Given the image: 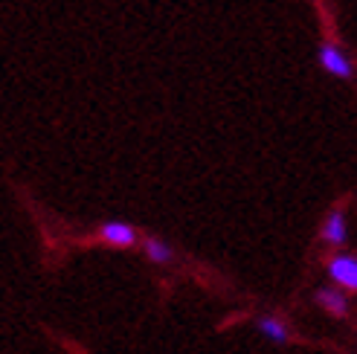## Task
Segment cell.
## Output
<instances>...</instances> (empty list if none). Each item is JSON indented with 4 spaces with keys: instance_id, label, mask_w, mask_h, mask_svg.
<instances>
[{
    "instance_id": "cell-1",
    "label": "cell",
    "mask_w": 357,
    "mask_h": 354,
    "mask_svg": "<svg viewBox=\"0 0 357 354\" xmlns=\"http://www.w3.org/2000/svg\"><path fill=\"white\" fill-rule=\"evenodd\" d=\"M317 61H319V67H323L326 73L334 76V79L349 82V79L354 76V64H351V59H349L337 44H331V41L319 44V49H317Z\"/></svg>"
},
{
    "instance_id": "cell-2",
    "label": "cell",
    "mask_w": 357,
    "mask_h": 354,
    "mask_svg": "<svg viewBox=\"0 0 357 354\" xmlns=\"http://www.w3.org/2000/svg\"><path fill=\"white\" fill-rule=\"evenodd\" d=\"M326 270L331 276L334 285H340V291H349V293H357V256L351 253H337L328 259Z\"/></svg>"
},
{
    "instance_id": "cell-3",
    "label": "cell",
    "mask_w": 357,
    "mask_h": 354,
    "mask_svg": "<svg viewBox=\"0 0 357 354\" xmlns=\"http://www.w3.org/2000/svg\"><path fill=\"white\" fill-rule=\"evenodd\" d=\"M99 241L108 244V247H134L139 241V233L131 224H122V221H108L99 226Z\"/></svg>"
},
{
    "instance_id": "cell-4",
    "label": "cell",
    "mask_w": 357,
    "mask_h": 354,
    "mask_svg": "<svg viewBox=\"0 0 357 354\" xmlns=\"http://www.w3.org/2000/svg\"><path fill=\"white\" fill-rule=\"evenodd\" d=\"M323 244L328 247H343L349 241V226H346V215L340 209H331L326 215V224H323V233H319Z\"/></svg>"
},
{
    "instance_id": "cell-5",
    "label": "cell",
    "mask_w": 357,
    "mask_h": 354,
    "mask_svg": "<svg viewBox=\"0 0 357 354\" xmlns=\"http://www.w3.org/2000/svg\"><path fill=\"white\" fill-rule=\"evenodd\" d=\"M314 302L331 316H346L349 314V299L340 288H319L314 293Z\"/></svg>"
},
{
    "instance_id": "cell-6",
    "label": "cell",
    "mask_w": 357,
    "mask_h": 354,
    "mask_svg": "<svg viewBox=\"0 0 357 354\" xmlns=\"http://www.w3.org/2000/svg\"><path fill=\"white\" fill-rule=\"evenodd\" d=\"M256 328L264 334L267 340H273V343H288V337H291L288 325H284L279 316H259V320H256Z\"/></svg>"
},
{
    "instance_id": "cell-7",
    "label": "cell",
    "mask_w": 357,
    "mask_h": 354,
    "mask_svg": "<svg viewBox=\"0 0 357 354\" xmlns=\"http://www.w3.org/2000/svg\"><path fill=\"white\" fill-rule=\"evenodd\" d=\"M142 253H146V259L151 261V264H169L172 259H174V250L166 244V241H160V238H146L142 241Z\"/></svg>"
}]
</instances>
